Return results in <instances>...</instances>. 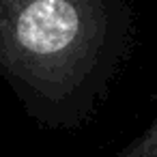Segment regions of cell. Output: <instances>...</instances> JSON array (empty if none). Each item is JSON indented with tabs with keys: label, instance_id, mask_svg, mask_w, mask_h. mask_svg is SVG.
Wrapping results in <instances>:
<instances>
[{
	"label": "cell",
	"instance_id": "obj_1",
	"mask_svg": "<svg viewBox=\"0 0 157 157\" xmlns=\"http://www.w3.org/2000/svg\"><path fill=\"white\" fill-rule=\"evenodd\" d=\"M133 39L131 0H0V80L48 129H80Z\"/></svg>",
	"mask_w": 157,
	"mask_h": 157
},
{
	"label": "cell",
	"instance_id": "obj_2",
	"mask_svg": "<svg viewBox=\"0 0 157 157\" xmlns=\"http://www.w3.org/2000/svg\"><path fill=\"white\" fill-rule=\"evenodd\" d=\"M114 157H157V114Z\"/></svg>",
	"mask_w": 157,
	"mask_h": 157
}]
</instances>
